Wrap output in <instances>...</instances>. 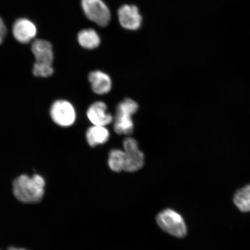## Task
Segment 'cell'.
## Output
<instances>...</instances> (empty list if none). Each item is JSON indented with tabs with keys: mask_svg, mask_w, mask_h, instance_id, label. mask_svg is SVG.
Here are the masks:
<instances>
[{
	"mask_svg": "<svg viewBox=\"0 0 250 250\" xmlns=\"http://www.w3.org/2000/svg\"><path fill=\"white\" fill-rule=\"evenodd\" d=\"M6 34H7V28H6L4 21L0 18V36L4 38Z\"/></svg>",
	"mask_w": 250,
	"mask_h": 250,
	"instance_id": "cell-19",
	"label": "cell"
},
{
	"mask_svg": "<svg viewBox=\"0 0 250 250\" xmlns=\"http://www.w3.org/2000/svg\"><path fill=\"white\" fill-rule=\"evenodd\" d=\"M156 223L165 232L171 235L184 237L187 233V226L182 216L171 208L165 209L156 218Z\"/></svg>",
	"mask_w": 250,
	"mask_h": 250,
	"instance_id": "cell-2",
	"label": "cell"
},
{
	"mask_svg": "<svg viewBox=\"0 0 250 250\" xmlns=\"http://www.w3.org/2000/svg\"><path fill=\"white\" fill-rule=\"evenodd\" d=\"M45 180L39 174L30 177L21 175L13 181V192L18 201L27 204L42 202L45 194Z\"/></svg>",
	"mask_w": 250,
	"mask_h": 250,
	"instance_id": "cell-1",
	"label": "cell"
},
{
	"mask_svg": "<svg viewBox=\"0 0 250 250\" xmlns=\"http://www.w3.org/2000/svg\"><path fill=\"white\" fill-rule=\"evenodd\" d=\"M233 201L240 211L250 212V184L237 190L234 194Z\"/></svg>",
	"mask_w": 250,
	"mask_h": 250,
	"instance_id": "cell-14",
	"label": "cell"
},
{
	"mask_svg": "<svg viewBox=\"0 0 250 250\" xmlns=\"http://www.w3.org/2000/svg\"><path fill=\"white\" fill-rule=\"evenodd\" d=\"M81 6L86 18L101 27L110 22L111 12L103 0H82Z\"/></svg>",
	"mask_w": 250,
	"mask_h": 250,
	"instance_id": "cell-3",
	"label": "cell"
},
{
	"mask_svg": "<svg viewBox=\"0 0 250 250\" xmlns=\"http://www.w3.org/2000/svg\"><path fill=\"white\" fill-rule=\"evenodd\" d=\"M138 109L139 105L136 102L130 99H126L118 105L117 111L132 116Z\"/></svg>",
	"mask_w": 250,
	"mask_h": 250,
	"instance_id": "cell-16",
	"label": "cell"
},
{
	"mask_svg": "<svg viewBox=\"0 0 250 250\" xmlns=\"http://www.w3.org/2000/svg\"><path fill=\"white\" fill-rule=\"evenodd\" d=\"M144 165H145V155L142 151H140V149L133 152H125L124 171H136L142 168Z\"/></svg>",
	"mask_w": 250,
	"mask_h": 250,
	"instance_id": "cell-12",
	"label": "cell"
},
{
	"mask_svg": "<svg viewBox=\"0 0 250 250\" xmlns=\"http://www.w3.org/2000/svg\"><path fill=\"white\" fill-rule=\"evenodd\" d=\"M86 138L88 145L92 147H95L107 142L109 138V132L105 126L93 125L87 129Z\"/></svg>",
	"mask_w": 250,
	"mask_h": 250,
	"instance_id": "cell-10",
	"label": "cell"
},
{
	"mask_svg": "<svg viewBox=\"0 0 250 250\" xmlns=\"http://www.w3.org/2000/svg\"><path fill=\"white\" fill-rule=\"evenodd\" d=\"M31 50L38 63L52 64L54 52L51 43L43 40H36L32 43Z\"/></svg>",
	"mask_w": 250,
	"mask_h": 250,
	"instance_id": "cell-9",
	"label": "cell"
},
{
	"mask_svg": "<svg viewBox=\"0 0 250 250\" xmlns=\"http://www.w3.org/2000/svg\"><path fill=\"white\" fill-rule=\"evenodd\" d=\"M118 20L121 26L128 30L140 29L143 18L139 9L134 5H124L118 9Z\"/></svg>",
	"mask_w": 250,
	"mask_h": 250,
	"instance_id": "cell-5",
	"label": "cell"
},
{
	"mask_svg": "<svg viewBox=\"0 0 250 250\" xmlns=\"http://www.w3.org/2000/svg\"><path fill=\"white\" fill-rule=\"evenodd\" d=\"M87 117L93 125L105 126L113 121V117L108 112L107 106L103 102H96L89 106Z\"/></svg>",
	"mask_w": 250,
	"mask_h": 250,
	"instance_id": "cell-6",
	"label": "cell"
},
{
	"mask_svg": "<svg viewBox=\"0 0 250 250\" xmlns=\"http://www.w3.org/2000/svg\"><path fill=\"white\" fill-rule=\"evenodd\" d=\"M51 115L54 123L61 126L68 127L74 123L76 119V111L70 103L58 101L52 105Z\"/></svg>",
	"mask_w": 250,
	"mask_h": 250,
	"instance_id": "cell-4",
	"label": "cell"
},
{
	"mask_svg": "<svg viewBox=\"0 0 250 250\" xmlns=\"http://www.w3.org/2000/svg\"><path fill=\"white\" fill-rule=\"evenodd\" d=\"M132 116L122 112H117L115 115L114 129L118 134H130L134 129Z\"/></svg>",
	"mask_w": 250,
	"mask_h": 250,
	"instance_id": "cell-13",
	"label": "cell"
},
{
	"mask_svg": "<svg viewBox=\"0 0 250 250\" xmlns=\"http://www.w3.org/2000/svg\"></svg>",
	"mask_w": 250,
	"mask_h": 250,
	"instance_id": "cell-22",
	"label": "cell"
},
{
	"mask_svg": "<svg viewBox=\"0 0 250 250\" xmlns=\"http://www.w3.org/2000/svg\"><path fill=\"white\" fill-rule=\"evenodd\" d=\"M125 160V151L118 149H112L108 155V167L112 171L121 172L124 170Z\"/></svg>",
	"mask_w": 250,
	"mask_h": 250,
	"instance_id": "cell-15",
	"label": "cell"
},
{
	"mask_svg": "<svg viewBox=\"0 0 250 250\" xmlns=\"http://www.w3.org/2000/svg\"><path fill=\"white\" fill-rule=\"evenodd\" d=\"M3 39H4V37H2L1 36H0V44H1V43L3 42Z\"/></svg>",
	"mask_w": 250,
	"mask_h": 250,
	"instance_id": "cell-21",
	"label": "cell"
},
{
	"mask_svg": "<svg viewBox=\"0 0 250 250\" xmlns=\"http://www.w3.org/2000/svg\"><path fill=\"white\" fill-rule=\"evenodd\" d=\"M88 80L93 92L98 95H105L111 90V78L104 72L99 70L92 71L89 74Z\"/></svg>",
	"mask_w": 250,
	"mask_h": 250,
	"instance_id": "cell-8",
	"label": "cell"
},
{
	"mask_svg": "<svg viewBox=\"0 0 250 250\" xmlns=\"http://www.w3.org/2000/svg\"><path fill=\"white\" fill-rule=\"evenodd\" d=\"M123 146L125 152H133L139 149L138 143L133 138H127L124 141Z\"/></svg>",
	"mask_w": 250,
	"mask_h": 250,
	"instance_id": "cell-18",
	"label": "cell"
},
{
	"mask_svg": "<svg viewBox=\"0 0 250 250\" xmlns=\"http://www.w3.org/2000/svg\"><path fill=\"white\" fill-rule=\"evenodd\" d=\"M7 250H29L23 248H15V247H9Z\"/></svg>",
	"mask_w": 250,
	"mask_h": 250,
	"instance_id": "cell-20",
	"label": "cell"
},
{
	"mask_svg": "<svg viewBox=\"0 0 250 250\" xmlns=\"http://www.w3.org/2000/svg\"><path fill=\"white\" fill-rule=\"evenodd\" d=\"M33 74L38 77H49L54 73V68L51 64L36 62L33 67Z\"/></svg>",
	"mask_w": 250,
	"mask_h": 250,
	"instance_id": "cell-17",
	"label": "cell"
},
{
	"mask_svg": "<svg viewBox=\"0 0 250 250\" xmlns=\"http://www.w3.org/2000/svg\"><path fill=\"white\" fill-rule=\"evenodd\" d=\"M78 42L83 48L95 49L101 44V40L98 33L92 29H84L78 34Z\"/></svg>",
	"mask_w": 250,
	"mask_h": 250,
	"instance_id": "cell-11",
	"label": "cell"
},
{
	"mask_svg": "<svg viewBox=\"0 0 250 250\" xmlns=\"http://www.w3.org/2000/svg\"><path fill=\"white\" fill-rule=\"evenodd\" d=\"M37 27L27 19H19L15 21L12 33L18 42L26 43L31 42L37 35Z\"/></svg>",
	"mask_w": 250,
	"mask_h": 250,
	"instance_id": "cell-7",
	"label": "cell"
}]
</instances>
